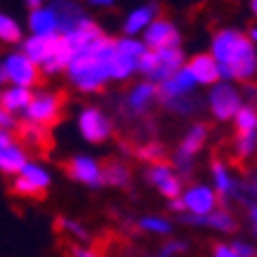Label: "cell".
<instances>
[{"label":"cell","mask_w":257,"mask_h":257,"mask_svg":"<svg viewBox=\"0 0 257 257\" xmlns=\"http://www.w3.org/2000/svg\"><path fill=\"white\" fill-rule=\"evenodd\" d=\"M208 55L219 69V80L226 83H252L257 78V47L248 33L236 26H222L210 36Z\"/></svg>","instance_id":"6da1fadb"},{"label":"cell","mask_w":257,"mask_h":257,"mask_svg":"<svg viewBox=\"0 0 257 257\" xmlns=\"http://www.w3.org/2000/svg\"><path fill=\"white\" fill-rule=\"evenodd\" d=\"M111 40H113V36L104 33L101 38H97L90 45L73 50V57H71L64 76H66V83L76 92L97 94L111 83Z\"/></svg>","instance_id":"7a4b0ae2"},{"label":"cell","mask_w":257,"mask_h":257,"mask_svg":"<svg viewBox=\"0 0 257 257\" xmlns=\"http://www.w3.org/2000/svg\"><path fill=\"white\" fill-rule=\"evenodd\" d=\"M149 50L144 47L140 38H125L116 36L111 40V59H109V73L111 83H130L135 76H140L142 59Z\"/></svg>","instance_id":"3957f363"},{"label":"cell","mask_w":257,"mask_h":257,"mask_svg":"<svg viewBox=\"0 0 257 257\" xmlns=\"http://www.w3.org/2000/svg\"><path fill=\"white\" fill-rule=\"evenodd\" d=\"M64 113V94L52 87H36L31 92L29 106L22 113L24 125H36L40 130H50Z\"/></svg>","instance_id":"277c9868"},{"label":"cell","mask_w":257,"mask_h":257,"mask_svg":"<svg viewBox=\"0 0 257 257\" xmlns=\"http://www.w3.org/2000/svg\"><path fill=\"white\" fill-rule=\"evenodd\" d=\"M208 137H210V127H208L205 123H201V120H196V123H191L187 130H184L179 144L172 149L170 161H168V163L179 172V177L182 179L187 177V175H191L194 163H196V156L205 149Z\"/></svg>","instance_id":"5b68a950"},{"label":"cell","mask_w":257,"mask_h":257,"mask_svg":"<svg viewBox=\"0 0 257 257\" xmlns=\"http://www.w3.org/2000/svg\"><path fill=\"white\" fill-rule=\"evenodd\" d=\"M243 104H245V94L236 83L219 80L212 87H208L205 109L212 116V120H217V123H231Z\"/></svg>","instance_id":"8992f818"},{"label":"cell","mask_w":257,"mask_h":257,"mask_svg":"<svg viewBox=\"0 0 257 257\" xmlns=\"http://www.w3.org/2000/svg\"><path fill=\"white\" fill-rule=\"evenodd\" d=\"M184 64H187L184 47L156 50V52L149 50L147 55H144V59H142L140 76L147 78L149 83H154V85H161V83H165L168 78H172L179 69H184Z\"/></svg>","instance_id":"52a82bcc"},{"label":"cell","mask_w":257,"mask_h":257,"mask_svg":"<svg viewBox=\"0 0 257 257\" xmlns=\"http://www.w3.org/2000/svg\"><path fill=\"white\" fill-rule=\"evenodd\" d=\"M55 184L52 170L38 158H29V163L12 177V191L22 198H40Z\"/></svg>","instance_id":"ba28073f"},{"label":"cell","mask_w":257,"mask_h":257,"mask_svg":"<svg viewBox=\"0 0 257 257\" xmlns=\"http://www.w3.org/2000/svg\"><path fill=\"white\" fill-rule=\"evenodd\" d=\"M76 130L87 144H106L113 137V118L97 104H85L76 113Z\"/></svg>","instance_id":"9c48e42d"},{"label":"cell","mask_w":257,"mask_h":257,"mask_svg":"<svg viewBox=\"0 0 257 257\" xmlns=\"http://www.w3.org/2000/svg\"><path fill=\"white\" fill-rule=\"evenodd\" d=\"M0 66L5 73V83L15 87H24V90H36L40 87V69L38 64H33L29 57L24 55L22 50H10L0 57Z\"/></svg>","instance_id":"30bf717a"},{"label":"cell","mask_w":257,"mask_h":257,"mask_svg":"<svg viewBox=\"0 0 257 257\" xmlns=\"http://www.w3.org/2000/svg\"><path fill=\"white\" fill-rule=\"evenodd\" d=\"M64 172L71 182H76L85 189H101L104 187V163L92 154H73L66 158Z\"/></svg>","instance_id":"8fae6325"},{"label":"cell","mask_w":257,"mask_h":257,"mask_svg":"<svg viewBox=\"0 0 257 257\" xmlns=\"http://www.w3.org/2000/svg\"><path fill=\"white\" fill-rule=\"evenodd\" d=\"M158 104V85L149 83L147 78L133 80V85L127 87V92L123 94L120 109L127 118H144L151 113V109Z\"/></svg>","instance_id":"7c38bea8"},{"label":"cell","mask_w":257,"mask_h":257,"mask_svg":"<svg viewBox=\"0 0 257 257\" xmlns=\"http://www.w3.org/2000/svg\"><path fill=\"white\" fill-rule=\"evenodd\" d=\"M179 201H182V208H184L182 215H191V217H205V215H210L212 210L219 208V198L208 182L184 184L182 194H179Z\"/></svg>","instance_id":"4fadbf2b"},{"label":"cell","mask_w":257,"mask_h":257,"mask_svg":"<svg viewBox=\"0 0 257 257\" xmlns=\"http://www.w3.org/2000/svg\"><path fill=\"white\" fill-rule=\"evenodd\" d=\"M140 40L151 52H156V50H175V47H182V29H179V24L175 19L161 15L144 31V36Z\"/></svg>","instance_id":"5bb4252c"},{"label":"cell","mask_w":257,"mask_h":257,"mask_svg":"<svg viewBox=\"0 0 257 257\" xmlns=\"http://www.w3.org/2000/svg\"><path fill=\"white\" fill-rule=\"evenodd\" d=\"M144 179H147L149 187H154L158 194L163 196L165 201L179 198L182 189H184V179L179 177V172L175 170L168 161L147 165V170H144Z\"/></svg>","instance_id":"9a60e30c"},{"label":"cell","mask_w":257,"mask_h":257,"mask_svg":"<svg viewBox=\"0 0 257 257\" xmlns=\"http://www.w3.org/2000/svg\"><path fill=\"white\" fill-rule=\"evenodd\" d=\"M158 17H161V3H156V0H149V3L135 5V8H130L123 15L120 36H125V38H142L144 31L156 22Z\"/></svg>","instance_id":"2e32d148"},{"label":"cell","mask_w":257,"mask_h":257,"mask_svg":"<svg viewBox=\"0 0 257 257\" xmlns=\"http://www.w3.org/2000/svg\"><path fill=\"white\" fill-rule=\"evenodd\" d=\"M210 187L212 191L217 194L219 203H226V201H234L241 196V182L238 177L234 175V170L224 163L215 158L210 163Z\"/></svg>","instance_id":"e0dca14e"},{"label":"cell","mask_w":257,"mask_h":257,"mask_svg":"<svg viewBox=\"0 0 257 257\" xmlns=\"http://www.w3.org/2000/svg\"><path fill=\"white\" fill-rule=\"evenodd\" d=\"M24 31L26 36H38V38H57L59 36V22H57V15L52 5L45 3L40 8L26 12V19H24Z\"/></svg>","instance_id":"ac0fdd59"},{"label":"cell","mask_w":257,"mask_h":257,"mask_svg":"<svg viewBox=\"0 0 257 257\" xmlns=\"http://www.w3.org/2000/svg\"><path fill=\"white\" fill-rule=\"evenodd\" d=\"M198 92V85L194 83V78L189 76L187 69H179L172 78H168L165 83L158 85V104H170V101L179 99H191Z\"/></svg>","instance_id":"d6986e66"},{"label":"cell","mask_w":257,"mask_h":257,"mask_svg":"<svg viewBox=\"0 0 257 257\" xmlns=\"http://www.w3.org/2000/svg\"><path fill=\"white\" fill-rule=\"evenodd\" d=\"M47 3L52 5V10H55V15H57L59 36H71L90 17L85 5L80 0H47Z\"/></svg>","instance_id":"ffe728a7"},{"label":"cell","mask_w":257,"mask_h":257,"mask_svg":"<svg viewBox=\"0 0 257 257\" xmlns=\"http://www.w3.org/2000/svg\"><path fill=\"white\" fill-rule=\"evenodd\" d=\"M184 69L189 71V76L194 78L198 90L201 87H212L215 83H219V69L208 52H194V55H189Z\"/></svg>","instance_id":"44dd1931"},{"label":"cell","mask_w":257,"mask_h":257,"mask_svg":"<svg viewBox=\"0 0 257 257\" xmlns=\"http://www.w3.org/2000/svg\"><path fill=\"white\" fill-rule=\"evenodd\" d=\"M179 222L187 226H205V229H212L217 234H234L238 222H236L234 212L226 210L224 205H219L217 210H212L210 215L205 217H191V215H179Z\"/></svg>","instance_id":"7402d4cb"},{"label":"cell","mask_w":257,"mask_h":257,"mask_svg":"<svg viewBox=\"0 0 257 257\" xmlns=\"http://www.w3.org/2000/svg\"><path fill=\"white\" fill-rule=\"evenodd\" d=\"M29 158H31L29 156V149L15 137L5 147H0V175L12 179L24 165L29 163Z\"/></svg>","instance_id":"603a6c76"},{"label":"cell","mask_w":257,"mask_h":257,"mask_svg":"<svg viewBox=\"0 0 257 257\" xmlns=\"http://www.w3.org/2000/svg\"><path fill=\"white\" fill-rule=\"evenodd\" d=\"M71 57H73V45H71V40L64 38V36H57L52 55L47 57L45 64H40V76H47V78L64 76V71H66V66H69Z\"/></svg>","instance_id":"cb8c5ba5"},{"label":"cell","mask_w":257,"mask_h":257,"mask_svg":"<svg viewBox=\"0 0 257 257\" xmlns=\"http://www.w3.org/2000/svg\"><path fill=\"white\" fill-rule=\"evenodd\" d=\"M33 90H24V87H15V85H5L0 87V106L12 113V116L22 118L24 109L29 106V99H31Z\"/></svg>","instance_id":"d4e9b609"},{"label":"cell","mask_w":257,"mask_h":257,"mask_svg":"<svg viewBox=\"0 0 257 257\" xmlns=\"http://www.w3.org/2000/svg\"><path fill=\"white\" fill-rule=\"evenodd\" d=\"M24 36H26L24 24L19 22L15 15H10L8 10H0V43H3V45L19 47Z\"/></svg>","instance_id":"484cf974"},{"label":"cell","mask_w":257,"mask_h":257,"mask_svg":"<svg viewBox=\"0 0 257 257\" xmlns=\"http://www.w3.org/2000/svg\"><path fill=\"white\" fill-rule=\"evenodd\" d=\"M133 184V170L125 161H109L104 163V187L127 189Z\"/></svg>","instance_id":"4316f807"},{"label":"cell","mask_w":257,"mask_h":257,"mask_svg":"<svg viewBox=\"0 0 257 257\" xmlns=\"http://www.w3.org/2000/svg\"><path fill=\"white\" fill-rule=\"evenodd\" d=\"M137 229L142 234H149V236H161V238H168L172 236L175 231V224H172L170 217H163V215H142L137 217Z\"/></svg>","instance_id":"83f0119b"},{"label":"cell","mask_w":257,"mask_h":257,"mask_svg":"<svg viewBox=\"0 0 257 257\" xmlns=\"http://www.w3.org/2000/svg\"><path fill=\"white\" fill-rule=\"evenodd\" d=\"M231 123H234L236 135H257V106L245 101Z\"/></svg>","instance_id":"f1b7e54d"},{"label":"cell","mask_w":257,"mask_h":257,"mask_svg":"<svg viewBox=\"0 0 257 257\" xmlns=\"http://www.w3.org/2000/svg\"><path fill=\"white\" fill-rule=\"evenodd\" d=\"M59 229H62L64 234H69L78 245H87V243L92 241V236H90V231H87V226L83 224V222H78V219L59 217Z\"/></svg>","instance_id":"f546056e"},{"label":"cell","mask_w":257,"mask_h":257,"mask_svg":"<svg viewBox=\"0 0 257 257\" xmlns=\"http://www.w3.org/2000/svg\"><path fill=\"white\" fill-rule=\"evenodd\" d=\"M135 158H137V161H142L144 165L161 163V161H165V147H163V144H158V142L142 144V147L135 149Z\"/></svg>","instance_id":"4dcf8cb0"},{"label":"cell","mask_w":257,"mask_h":257,"mask_svg":"<svg viewBox=\"0 0 257 257\" xmlns=\"http://www.w3.org/2000/svg\"><path fill=\"white\" fill-rule=\"evenodd\" d=\"M234 151L238 158H250L257 154V135H236Z\"/></svg>","instance_id":"1f68e13d"},{"label":"cell","mask_w":257,"mask_h":257,"mask_svg":"<svg viewBox=\"0 0 257 257\" xmlns=\"http://www.w3.org/2000/svg\"><path fill=\"white\" fill-rule=\"evenodd\" d=\"M187 250H189V241H184V238H170V241H165L154 252V257H179V255H184Z\"/></svg>","instance_id":"d6a6232c"},{"label":"cell","mask_w":257,"mask_h":257,"mask_svg":"<svg viewBox=\"0 0 257 257\" xmlns=\"http://www.w3.org/2000/svg\"><path fill=\"white\" fill-rule=\"evenodd\" d=\"M163 109L175 113V116H191V113L198 111V101H196V97H191V99H179V101L163 104Z\"/></svg>","instance_id":"836d02e7"},{"label":"cell","mask_w":257,"mask_h":257,"mask_svg":"<svg viewBox=\"0 0 257 257\" xmlns=\"http://www.w3.org/2000/svg\"><path fill=\"white\" fill-rule=\"evenodd\" d=\"M45 133L47 130H40V127H36V125H24L22 123V144L26 147V144H43L45 142Z\"/></svg>","instance_id":"e575fe53"},{"label":"cell","mask_w":257,"mask_h":257,"mask_svg":"<svg viewBox=\"0 0 257 257\" xmlns=\"http://www.w3.org/2000/svg\"><path fill=\"white\" fill-rule=\"evenodd\" d=\"M231 248L236 250L238 257H257V248L250 241H243V238H234V241H231Z\"/></svg>","instance_id":"d590c367"},{"label":"cell","mask_w":257,"mask_h":257,"mask_svg":"<svg viewBox=\"0 0 257 257\" xmlns=\"http://www.w3.org/2000/svg\"><path fill=\"white\" fill-rule=\"evenodd\" d=\"M0 130H5V133H15L19 130V118L8 113V111L0 106Z\"/></svg>","instance_id":"8d00e7d4"},{"label":"cell","mask_w":257,"mask_h":257,"mask_svg":"<svg viewBox=\"0 0 257 257\" xmlns=\"http://www.w3.org/2000/svg\"><path fill=\"white\" fill-rule=\"evenodd\" d=\"M210 257H238L236 255V250L231 248V243H215L212 245V252H210Z\"/></svg>","instance_id":"74e56055"},{"label":"cell","mask_w":257,"mask_h":257,"mask_svg":"<svg viewBox=\"0 0 257 257\" xmlns=\"http://www.w3.org/2000/svg\"><path fill=\"white\" fill-rule=\"evenodd\" d=\"M71 255L73 257H101L94 248H90V245H78V243L71 248Z\"/></svg>","instance_id":"f35d334b"},{"label":"cell","mask_w":257,"mask_h":257,"mask_svg":"<svg viewBox=\"0 0 257 257\" xmlns=\"http://www.w3.org/2000/svg\"><path fill=\"white\" fill-rule=\"evenodd\" d=\"M248 222H250V229H252V234L257 236V201L248 205Z\"/></svg>","instance_id":"ab89813d"},{"label":"cell","mask_w":257,"mask_h":257,"mask_svg":"<svg viewBox=\"0 0 257 257\" xmlns=\"http://www.w3.org/2000/svg\"><path fill=\"white\" fill-rule=\"evenodd\" d=\"M118 0H87V5L92 10H111Z\"/></svg>","instance_id":"60d3db41"},{"label":"cell","mask_w":257,"mask_h":257,"mask_svg":"<svg viewBox=\"0 0 257 257\" xmlns=\"http://www.w3.org/2000/svg\"><path fill=\"white\" fill-rule=\"evenodd\" d=\"M24 3V8H26V12H31V10L40 8V5H45L47 0H22Z\"/></svg>","instance_id":"b9f144b4"},{"label":"cell","mask_w":257,"mask_h":257,"mask_svg":"<svg viewBox=\"0 0 257 257\" xmlns=\"http://www.w3.org/2000/svg\"><path fill=\"white\" fill-rule=\"evenodd\" d=\"M245 33H248L250 43H252V45L257 47V24H252V26H250V29H248V31H245Z\"/></svg>","instance_id":"7bdbcfd3"},{"label":"cell","mask_w":257,"mask_h":257,"mask_svg":"<svg viewBox=\"0 0 257 257\" xmlns=\"http://www.w3.org/2000/svg\"><path fill=\"white\" fill-rule=\"evenodd\" d=\"M248 10H250V15L255 17V24H257V0H248Z\"/></svg>","instance_id":"ee69618b"},{"label":"cell","mask_w":257,"mask_h":257,"mask_svg":"<svg viewBox=\"0 0 257 257\" xmlns=\"http://www.w3.org/2000/svg\"><path fill=\"white\" fill-rule=\"evenodd\" d=\"M8 83H5V73H3V66H0V87H5Z\"/></svg>","instance_id":"f6af8a7d"}]
</instances>
